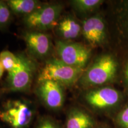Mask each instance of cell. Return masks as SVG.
Returning <instances> with one entry per match:
<instances>
[{
	"instance_id": "obj_1",
	"label": "cell",
	"mask_w": 128,
	"mask_h": 128,
	"mask_svg": "<svg viewBox=\"0 0 128 128\" xmlns=\"http://www.w3.org/2000/svg\"><path fill=\"white\" fill-rule=\"evenodd\" d=\"M117 70L118 64L114 58L104 54L97 58L84 71L78 82L84 88L103 86L114 79Z\"/></svg>"
},
{
	"instance_id": "obj_2",
	"label": "cell",
	"mask_w": 128,
	"mask_h": 128,
	"mask_svg": "<svg viewBox=\"0 0 128 128\" xmlns=\"http://www.w3.org/2000/svg\"><path fill=\"white\" fill-rule=\"evenodd\" d=\"M83 69L70 66L58 58L48 60L40 72L38 81H52L63 87H70L79 81Z\"/></svg>"
},
{
	"instance_id": "obj_3",
	"label": "cell",
	"mask_w": 128,
	"mask_h": 128,
	"mask_svg": "<svg viewBox=\"0 0 128 128\" xmlns=\"http://www.w3.org/2000/svg\"><path fill=\"white\" fill-rule=\"evenodd\" d=\"M56 51L59 60L70 66L84 70L92 56V50L81 43L58 40Z\"/></svg>"
},
{
	"instance_id": "obj_4",
	"label": "cell",
	"mask_w": 128,
	"mask_h": 128,
	"mask_svg": "<svg viewBox=\"0 0 128 128\" xmlns=\"http://www.w3.org/2000/svg\"><path fill=\"white\" fill-rule=\"evenodd\" d=\"M33 117V110L22 100H8L0 108V119L12 128H27Z\"/></svg>"
},
{
	"instance_id": "obj_5",
	"label": "cell",
	"mask_w": 128,
	"mask_h": 128,
	"mask_svg": "<svg viewBox=\"0 0 128 128\" xmlns=\"http://www.w3.org/2000/svg\"><path fill=\"white\" fill-rule=\"evenodd\" d=\"M62 10L63 6L60 4H42L32 14L25 16L24 23L33 31L50 29L55 25Z\"/></svg>"
},
{
	"instance_id": "obj_6",
	"label": "cell",
	"mask_w": 128,
	"mask_h": 128,
	"mask_svg": "<svg viewBox=\"0 0 128 128\" xmlns=\"http://www.w3.org/2000/svg\"><path fill=\"white\" fill-rule=\"evenodd\" d=\"M20 63L12 72L8 74L7 88L12 92H24L32 84L36 71L34 62L24 55H20Z\"/></svg>"
},
{
	"instance_id": "obj_7",
	"label": "cell",
	"mask_w": 128,
	"mask_h": 128,
	"mask_svg": "<svg viewBox=\"0 0 128 128\" xmlns=\"http://www.w3.org/2000/svg\"><path fill=\"white\" fill-rule=\"evenodd\" d=\"M84 99L90 106L96 110H108L113 108L121 99L120 92L110 87L91 89L86 92Z\"/></svg>"
},
{
	"instance_id": "obj_8",
	"label": "cell",
	"mask_w": 128,
	"mask_h": 128,
	"mask_svg": "<svg viewBox=\"0 0 128 128\" xmlns=\"http://www.w3.org/2000/svg\"><path fill=\"white\" fill-rule=\"evenodd\" d=\"M64 87L58 83L47 80L39 82L37 92L48 108L58 110L62 108L65 101Z\"/></svg>"
},
{
	"instance_id": "obj_9",
	"label": "cell",
	"mask_w": 128,
	"mask_h": 128,
	"mask_svg": "<svg viewBox=\"0 0 128 128\" xmlns=\"http://www.w3.org/2000/svg\"><path fill=\"white\" fill-rule=\"evenodd\" d=\"M23 38L28 52L35 58H44L50 52L52 42L49 36L45 33L32 30L26 32Z\"/></svg>"
},
{
	"instance_id": "obj_10",
	"label": "cell",
	"mask_w": 128,
	"mask_h": 128,
	"mask_svg": "<svg viewBox=\"0 0 128 128\" xmlns=\"http://www.w3.org/2000/svg\"><path fill=\"white\" fill-rule=\"evenodd\" d=\"M81 33L92 47L103 44L106 38V26L103 18L99 15L86 18L82 22Z\"/></svg>"
},
{
	"instance_id": "obj_11",
	"label": "cell",
	"mask_w": 128,
	"mask_h": 128,
	"mask_svg": "<svg viewBox=\"0 0 128 128\" xmlns=\"http://www.w3.org/2000/svg\"><path fill=\"white\" fill-rule=\"evenodd\" d=\"M114 14L120 38L128 46V0L117 2Z\"/></svg>"
},
{
	"instance_id": "obj_12",
	"label": "cell",
	"mask_w": 128,
	"mask_h": 128,
	"mask_svg": "<svg viewBox=\"0 0 128 128\" xmlns=\"http://www.w3.org/2000/svg\"><path fill=\"white\" fill-rule=\"evenodd\" d=\"M57 31L63 40L70 41L77 38L82 33V26L71 16H66L58 24Z\"/></svg>"
},
{
	"instance_id": "obj_13",
	"label": "cell",
	"mask_w": 128,
	"mask_h": 128,
	"mask_svg": "<svg viewBox=\"0 0 128 128\" xmlns=\"http://www.w3.org/2000/svg\"><path fill=\"white\" fill-rule=\"evenodd\" d=\"M94 120L84 110L73 108L68 115L66 128H92Z\"/></svg>"
},
{
	"instance_id": "obj_14",
	"label": "cell",
	"mask_w": 128,
	"mask_h": 128,
	"mask_svg": "<svg viewBox=\"0 0 128 128\" xmlns=\"http://www.w3.org/2000/svg\"><path fill=\"white\" fill-rule=\"evenodd\" d=\"M6 2L12 12L24 15V17L32 14L42 5L36 0H8Z\"/></svg>"
},
{
	"instance_id": "obj_15",
	"label": "cell",
	"mask_w": 128,
	"mask_h": 128,
	"mask_svg": "<svg viewBox=\"0 0 128 128\" xmlns=\"http://www.w3.org/2000/svg\"><path fill=\"white\" fill-rule=\"evenodd\" d=\"M104 1L102 0H74L72 6L80 14H89L97 10Z\"/></svg>"
},
{
	"instance_id": "obj_16",
	"label": "cell",
	"mask_w": 128,
	"mask_h": 128,
	"mask_svg": "<svg viewBox=\"0 0 128 128\" xmlns=\"http://www.w3.org/2000/svg\"><path fill=\"white\" fill-rule=\"evenodd\" d=\"M20 60V55H15L9 50H3L0 53V62L8 74L17 68Z\"/></svg>"
},
{
	"instance_id": "obj_17",
	"label": "cell",
	"mask_w": 128,
	"mask_h": 128,
	"mask_svg": "<svg viewBox=\"0 0 128 128\" xmlns=\"http://www.w3.org/2000/svg\"><path fill=\"white\" fill-rule=\"evenodd\" d=\"M12 18V11L6 1H0V30L7 28Z\"/></svg>"
},
{
	"instance_id": "obj_18",
	"label": "cell",
	"mask_w": 128,
	"mask_h": 128,
	"mask_svg": "<svg viewBox=\"0 0 128 128\" xmlns=\"http://www.w3.org/2000/svg\"><path fill=\"white\" fill-rule=\"evenodd\" d=\"M118 122L122 128H128V106L124 108L119 113Z\"/></svg>"
},
{
	"instance_id": "obj_19",
	"label": "cell",
	"mask_w": 128,
	"mask_h": 128,
	"mask_svg": "<svg viewBox=\"0 0 128 128\" xmlns=\"http://www.w3.org/2000/svg\"><path fill=\"white\" fill-rule=\"evenodd\" d=\"M37 128H59L52 121L49 120H44L40 122Z\"/></svg>"
},
{
	"instance_id": "obj_20",
	"label": "cell",
	"mask_w": 128,
	"mask_h": 128,
	"mask_svg": "<svg viewBox=\"0 0 128 128\" xmlns=\"http://www.w3.org/2000/svg\"><path fill=\"white\" fill-rule=\"evenodd\" d=\"M5 71L4 67H3L2 65L1 64V62H0V79H1V77H2L3 74H4V72Z\"/></svg>"
},
{
	"instance_id": "obj_21",
	"label": "cell",
	"mask_w": 128,
	"mask_h": 128,
	"mask_svg": "<svg viewBox=\"0 0 128 128\" xmlns=\"http://www.w3.org/2000/svg\"><path fill=\"white\" fill-rule=\"evenodd\" d=\"M124 76H125V78L128 82V63L126 64L125 70H124Z\"/></svg>"
},
{
	"instance_id": "obj_22",
	"label": "cell",
	"mask_w": 128,
	"mask_h": 128,
	"mask_svg": "<svg viewBox=\"0 0 128 128\" xmlns=\"http://www.w3.org/2000/svg\"><path fill=\"white\" fill-rule=\"evenodd\" d=\"M4 90H2V89H0V97H1V96L2 95V94L4 93Z\"/></svg>"
}]
</instances>
